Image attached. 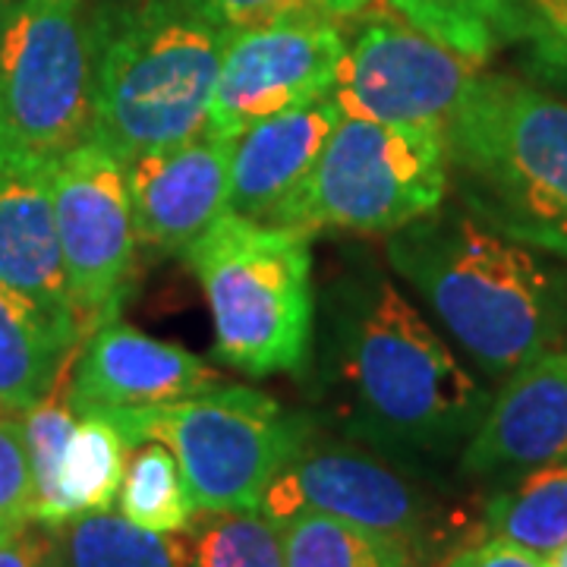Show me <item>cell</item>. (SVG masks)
Instances as JSON below:
<instances>
[{"label":"cell","mask_w":567,"mask_h":567,"mask_svg":"<svg viewBox=\"0 0 567 567\" xmlns=\"http://www.w3.org/2000/svg\"><path fill=\"white\" fill-rule=\"evenodd\" d=\"M567 457V347L517 365L461 447L466 476H514Z\"/></svg>","instance_id":"15"},{"label":"cell","mask_w":567,"mask_h":567,"mask_svg":"<svg viewBox=\"0 0 567 567\" xmlns=\"http://www.w3.org/2000/svg\"><path fill=\"white\" fill-rule=\"evenodd\" d=\"M284 567H410L406 543L328 514L303 511L281 524Z\"/></svg>","instance_id":"22"},{"label":"cell","mask_w":567,"mask_h":567,"mask_svg":"<svg viewBox=\"0 0 567 567\" xmlns=\"http://www.w3.org/2000/svg\"><path fill=\"white\" fill-rule=\"evenodd\" d=\"M63 567H189L181 533L136 527L123 514H82L61 527Z\"/></svg>","instance_id":"23"},{"label":"cell","mask_w":567,"mask_h":567,"mask_svg":"<svg viewBox=\"0 0 567 567\" xmlns=\"http://www.w3.org/2000/svg\"><path fill=\"white\" fill-rule=\"evenodd\" d=\"M82 328L0 287V406L25 413L54 388L82 344Z\"/></svg>","instance_id":"18"},{"label":"cell","mask_w":567,"mask_h":567,"mask_svg":"<svg viewBox=\"0 0 567 567\" xmlns=\"http://www.w3.org/2000/svg\"><path fill=\"white\" fill-rule=\"evenodd\" d=\"M35 520V486L22 439V413L0 406V543Z\"/></svg>","instance_id":"27"},{"label":"cell","mask_w":567,"mask_h":567,"mask_svg":"<svg viewBox=\"0 0 567 567\" xmlns=\"http://www.w3.org/2000/svg\"><path fill=\"white\" fill-rule=\"evenodd\" d=\"M130 445L107 416H80L58 473L61 527L82 514L111 511L121 498Z\"/></svg>","instance_id":"20"},{"label":"cell","mask_w":567,"mask_h":567,"mask_svg":"<svg viewBox=\"0 0 567 567\" xmlns=\"http://www.w3.org/2000/svg\"><path fill=\"white\" fill-rule=\"evenodd\" d=\"M259 511L278 527L303 511L328 514L394 536L413 555L442 533V507L401 466L372 447L324 442L316 432L275 473Z\"/></svg>","instance_id":"9"},{"label":"cell","mask_w":567,"mask_h":567,"mask_svg":"<svg viewBox=\"0 0 567 567\" xmlns=\"http://www.w3.org/2000/svg\"><path fill=\"white\" fill-rule=\"evenodd\" d=\"M445 142L451 189L470 215L567 262V99L483 70Z\"/></svg>","instance_id":"4"},{"label":"cell","mask_w":567,"mask_h":567,"mask_svg":"<svg viewBox=\"0 0 567 567\" xmlns=\"http://www.w3.org/2000/svg\"><path fill=\"white\" fill-rule=\"evenodd\" d=\"M447 193L445 130L341 117L275 227L391 234L439 212Z\"/></svg>","instance_id":"7"},{"label":"cell","mask_w":567,"mask_h":567,"mask_svg":"<svg viewBox=\"0 0 567 567\" xmlns=\"http://www.w3.org/2000/svg\"><path fill=\"white\" fill-rule=\"evenodd\" d=\"M117 505L126 520L155 533H183L196 514L181 464L162 442H142L130 451Z\"/></svg>","instance_id":"25"},{"label":"cell","mask_w":567,"mask_h":567,"mask_svg":"<svg viewBox=\"0 0 567 567\" xmlns=\"http://www.w3.org/2000/svg\"><path fill=\"white\" fill-rule=\"evenodd\" d=\"M536 70L567 85V0H524V35Z\"/></svg>","instance_id":"28"},{"label":"cell","mask_w":567,"mask_h":567,"mask_svg":"<svg viewBox=\"0 0 567 567\" xmlns=\"http://www.w3.org/2000/svg\"><path fill=\"white\" fill-rule=\"evenodd\" d=\"M322 3V13H328L331 20H357V17H363L365 10H372L375 3H382V0H319Z\"/></svg>","instance_id":"32"},{"label":"cell","mask_w":567,"mask_h":567,"mask_svg":"<svg viewBox=\"0 0 567 567\" xmlns=\"http://www.w3.org/2000/svg\"><path fill=\"white\" fill-rule=\"evenodd\" d=\"M483 536L551 555L567 539V457L514 473L483 505Z\"/></svg>","instance_id":"19"},{"label":"cell","mask_w":567,"mask_h":567,"mask_svg":"<svg viewBox=\"0 0 567 567\" xmlns=\"http://www.w3.org/2000/svg\"><path fill=\"white\" fill-rule=\"evenodd\" d=\"M344 32L328 13H293L227 32L208 130L237 140L252 123L331 95Z\"/></svg>","instance_id":"11"},{"label":"cell","mask_w":567,"mask_h":567,"mask_svg":"<svg viewBox=\"0 0 567 567\" xmlns=\"http://www.w3.org/2000/svg\"><path fill=\"white\" fill-rule=\"evenodd\" d=\"M76 360V357H73ZM66 363L61 379L54 388L22 413V439L32 470V486H35V520L48 527L61 529V511H58V473H61L63 451L76 429V413L70 406V369Z\"/></svg>","instance_id":"26"},{"label":"cell","mask_w":567,"mask_h":567,"mask_svg":"<svg viewBox=\"0 0 567 567\" xmlns=\"http://www.w3.org/2000/svg\"><path fill=\"white\" fill-rule=\"evenodd\" d=\"M95 416L117 425L130 451L142 442L171 447L196 511H259L275 473L316 432L312 416L290 413L271 394L246 385H221L174 404L104 410Z\"/></svg>","instance_id":"6"},{"label":"cell","mask_w":567,"mask_h":567,"mask_svg":"<svg viewBox=\"0 0 567 567\" xmlns=\"http://www.w3.org/2000/svg\"><path fill=\"white\" fill-rule=\"evenodd\" d=\"M221 385L227 379L199 353L158 341L121 319H104L76 350L70 369V406L76 416L162 406Z\"/></svg>","instance_id":"13"},{"label":"cell","mask_w":567,"mask_h":567,"mask_svg":"<svg viewBox=\"0 0 567 567\" xmlns=\"http://www.w3.org/2000/svg\"><path fill=\"white\" fill-rule=\"evenodd\" d=\"M391 13L451 51L483 63L524 35V0H382Z\"/></svg>","instance_id":"21"},{"label":"cell","mask_w":567,"mask_h":567,"mask_svg":"<svg viewBox=\"0 0 567 567\" xmlns=\"http://www.w3.org/2000/svg\"><path fill=\"white\" fill-rule=\"evenodd\" d=\"M0 567H63L61 529L32 520L0 543Z\"/></svg>","instance_id":"30"},{"label":"cell","mask_w":567,"mask_h":567,"mask_svg":"<svg viewBox=\"0 0 567 567\" xmlns=\"http://www.w3.org/2000/svg\"><path fill=\"white\" fill-rule=\"evenodd\" d=\"M203 17L221 25L227 32L246 29V25H262V22L293 17V13H322L319 0H189Z\"/></svg>","instance_id":"29"},{"label":"cell","mask_w":567,"mask_h":567,"mask_svg":"<svg viewBox=\"0 0 567 567\" xmlns=\"http://www.w3.org/2000/svg\"><path fill=\"white\" fill-rule=\"evenodd\" d=\"M234 140L205 130L193 140L126 162L136 244L183 256L230 203Z\"/></svg>","instance_id":"14"},{"label":"cell","mask_w":567,"mask_h":567,"mask_svg":"<svg viewBox=\"0 0 567 567\" xmlns=\"http://www.w3.org/2000/svg\"><path fill=\"white\" fill-rule=\"evenodd\" d=\"M445 567H548V555L507 543L498 536H483L447 558Z\"/></svg>","instance_id":"31"},{"label":"cell","mask_w":567,"mask_h":567,"mask_svg":"<svg viewBox=\"0 0 567 567\" xmlns=\"http://www.w3.org/2000/svg\"><path fill=\"white\" fill-rule=\"evenodd\" d=\"M95 35L82 0H17L0 44V155L54 164L92 140Z\"/></svg>","instance_id":"8"},{"label":"cell","mask_w":567,"mask_h":567,"mask_svg":"<svg viewBox=\"0 0 567 567\" xmlns=\"http://www.w3.org/2000/svg\"><path fill=\"white\" fill-rule=\"evenodd\" d=\"M181 536L189 567H284L281 527L262 511H196Z\"/></svg>","instance_id":"24"},{"label":"cell","mask_w":567,"mask_h":567,"mask_svg":"<svg viewBox=\"0 0 567 567\" xmlns=\"http://www.w3.org/2000/svg\"><path fill=\"white\" fill-rule=\"evenodd\" d=\"M306 369L324 416L388 461L464 447L492 401L404 290L363 259L316 293Z\"/></svg>","instance_id":"1"},{"label":"cell","mask_w":567,"mask_h":567,"mask_svg":"<svg viewBox=\"0 0 567 567\" xmlns=\"http://www.w3.org/2000/svg\"><path fill=\"white\" fill-rule=\"evenodd\" d=\"M51 167L0 155V287L80 324L54 221Z\"/></svg>","instance_id":"17"},{"label":"cell","mask_w":567,"mask_h":567,"mask_svg":"<svg viewBox=\"0 0 567 567\" xmlns=\"http://www.w3.org/2000/svg\"><path fill=\"white\" fill-rule=\"evenodd\" d=\"M183 259L208 300L215 353L224 365L249 379L303 375L316 322L306 234L227 212Z\"/></svg>","instance_id":"5"},{"label":"cell","mask_w":567,"mask_h":567,"mask_svg":"<svg viewBox=\"0 0 567 567\" xmlns=\"http://www.w3.org/2000/svg\"><path fill=\"white\" fill-rule=\"evenodd\" d=\"M385 256L486 379L567 347L565 259L511 240L464 205L391 230Z\"/></svg>","instance_id":"2"},{"label":"cell","mask_w":567,"mask_h":567,"mask_svg":"<svg viewBox=\"0 0 567 567\" xmlns=\"http://www.w3.org/2000/svg\"><path fill=\"white\" fill-rule=\"evenodd\" d=\"M338 123L341 107L328 95L244 130L230 148L227 212L259 224L281 221L284 208L306 186Z\"/></svg>","instance_id":"16"},{"label":"cell","mask_w":567,"mask_h":567,"mask_svg":"<svg viewBox=\"0 0 567 567\" xmlns=\"http://www.w3.org/2000/svg\"><path fill=\"white\" fill-rule=\"evenodd\" d=\"M51 199L70 297L82 334L114 319L136 259V227L126 164L95 140L51 167Z\"/></svg>","instance_id":"12"},{"label":"cell","mask_w":567,"mask_h":567,"mask_svg":"<svg viewBox=\"0 0 567 567\" xmlns=\"http://www.w3.org/2000/svg\"><path fill=\"white\" fill-rule=\"evenodd\" d=\"M92 140L123 164L208 130L227 29L189 0H126L92 13Z\"/></svg>","instance_id":"3"},{"label":"cell","mask_w":567,"mask_h":567,"mask_svg":"<svg viewBox=\"0 0 567 567\" xmlns=\"http://www.w3.org/2000/svg\"><path fill=\"white\" fill-rule=\"evenodd\" d=\"M13 7H17V0H0V44H3V35H7V25H10V17H13Z\"/></svg>","instance_id":"33"},{"label":"cell","mask_w":567,"mask_h":567,"mask_svg":"<svg viewBox=\"0 0 567 567\" xmlns=\"http://www.w3.org/2000/svg\"><path fill=\"white\" fill-rule=\"evenodd\" d=\"M548 567H567V539L548 555Z\"/></svg>","instance_id":"34"},{"label":"cell","mask_w":567,"mask_h":567,"mask_svg":"<svg viewBox=\"0 0 567 567\" xmlns=\"http://www.w3.org/2000/svg\"><path fill=\"white\" fill-rule=\"evenodd\" d=\"M480 73L483 63L385 10L347 39L331 99L341 117L447 130Z\"/></svg>","instance_id":"10"}]
</instances>
